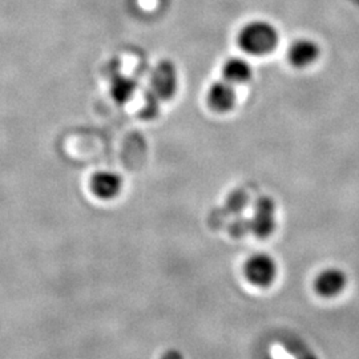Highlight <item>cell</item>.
Listing matches in <instances>:
<instances>
[{
	"label": "cell",
	"mask_w": 359,
	"mask_h": 359,
	"mask_svg": "<svg viewBox=\"0 0 359 359\" xmlns=\"http://www.w3.org/2000/svg\"><path fill=\"white\" fill-rule=\"evenodd\" d=\"M278 32L268 22L255 20L245 25L237 36L240 48L250 55H266L276 50L278 44Z\"/></svg>",
	"instance_id": "6da1fadb"
},
{
	"label": "cell",
	"mask_w": 359,
	"mask_h": 359,
	"mask_svg": "<svg viewBox=\"0 0 359 359\" xmlns=\"http://www.w3.org/2000/svg\"><path fill=\"white\" fill-rule=\"evenodd\" d=\"M245 278L256 287H269L276 283L278 266L273 257L266 253H256L244 264Z\"/></svg>",
	"instance_id": "7a4b0ae2"
},
{
	"label": "cell",
	"mask_w": 359,
	"mask_h": 359,
	"mask_svg": "<svg viewBox=\"0 0 359 359\" xmlns=\"http://www.w3.org/2000/svg\"><path fill=\"white\" fill-rule=\"evenodd\" d=\"M179 74L175 65L169 60L158 63L151 76L149 96L156 100H169L177 90Z\"/></svg>",
	"instance_id": "3957f363"
},
{
	"label": "cell",
	"mask_w": 359,
	"mask_h": 359,
	"mask_svg": "<svg viewBox=\"0 0 359 359\" xmlns=\"http://www.w3.org/2000/svg\"><path fill=\"white\" fill-rule=\"evenodd\" d=\"M277 226L276 204L269 197H261L257 200L255 215L250 221V229L259 238L271 236Z\"/></svg>",
	"instance_id": "277c9868"
},
{
	"label": "cell",
	"mask_w": 359,
	"mask_h": 359,
	"mask_svg": "<svg viewBox=\"0 0 359 359\" xmlns=\"http://www.w3.org/2000/svg\"><path fill=\"white\" fill-rule=\"evenodd\" d=\"M347 285L346 273L338 268L323 269L316 276L313 287L316 294L322 298H334L341 294Z\"/></svg>",
	"instance_id": "5b68a950"
},
{
	"label": "cell",
	"mask_w": 359,
	"mask_h": 359,
	"mask_svg": "<svg viewBox=\"0 0 359 359\" xmlns=\"http://www.w3.org/2000/svg\"><path fill=\"white\" fill-rule=\"evenodd\" d=\"M90 191L100 200H114L123 189V179L111 170L96 172L90 181Z\"/></svg>",
	"instance_id": "8992f818"
},
{
	"label": "cell",
	"mask_w": 359,
	"mask_h": 359,
	"mask_svg": "<svg viewBox=\"0 0 359 359\" xmlns=\"http://www.w3.org/2000/svg\"><path fill=\"white\" fill-rule=\"evenodd\" d=\"M236 100H237L236 90L233 84L226 80H221L212 84V87L209 88L206 95V102L209 104V107L213 111L221 112V114H225L233 109V107L236 105Z\"/></svg>",
	"instance_id": "52a82bcc"
},
{
	"label": "cell",
	"mask_w": 359,
	"mask_h": 359,
	"mask_svg": "<svg viewBox=\"0 0 359 359\" xmlns=\"http://www.w3.org/2000/svg\"><path fill=\"white\" fill-rule=\"evenodd\" d=\"M289 62L297 68L313 65L320 56V47L313 40L299 39L289 48Z\"/></svg>",
	"instance_id": "ba28073f"
},
{
	"label": "cell",
	"mask_w": 359,
	"mask_h": 359,
	"mask_svg": "<svg viewBox=\"0 0 359 359\" xmlns=\"http://www.w3.org/2000/svg\"><path fill=\"white\" fill-rule=\"evenodd\" d=\"M222 75L231 84H243L252 77V67L241 57H231L224 63Z\"/></svg>",
	"instance_id": "9c48e42d"
},
{
	"label": "cell",
	"mask_w": 359,
	"mask_h": 359,
	"mask_svg": "<svg viewBox=\"0 0 359 359\" xmlns=\"http://www.w3.org/2000/svg\"><path fill=\"white\" fill-rule=\"evenodd\" d=\"M135 90V83L128 77H120L116 79L112 86V95L114 99L118 103H126L129 97L132 96Z\"/></svg>",
	"instance_id": "30bf717a"
},
{
	"label": "cell",
	"mask_w": 359,
	"mask_h": 359,
	"mask_svg": "<svg viewBox=\"0 0 359 359\" xmlns=\"http://www.w3.org/2000/svg\"><path fill=\"white\" fill-rule=\"evenodd\" d=\"M161 359H184V355L180 353L179 350H168Z\"/></svg>",
	"instance_id": "8fae6325"
},
{
	"label": "cell",
	"mask_w": 359,
	"mask_h": 359,
	"mask_svg": "<svg viewBox=\"0 0 359 359\" xmlns=\"http://www.w3.org/2000/svg\"><path fill=\"white\" fill-rule=\"evenodd\" d=\"M302 359H318V357H316V355H313V354H308V355H305Z\"/></svg>",
	"instance_id": "7c38bea8"
}]
</instances>
